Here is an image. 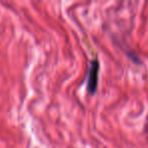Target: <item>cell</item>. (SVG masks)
<instances>
[{
    "label": "cell",
    "instance_id": "obj_1",
    "mask_svg": "<svg viewBox=\"0 0 148 148\" xmlns=\"http://www.w3.org/2000/svg\"><path fill=\"white\" fill-rule=\"evenodd\" d=\"M99 62L95 59L90 62V66L87 74V90L90 95L97 91V82H99Z\"/></svg>",
    "mask_w": 148,
    "mask_h": 148
}]
</instances>
